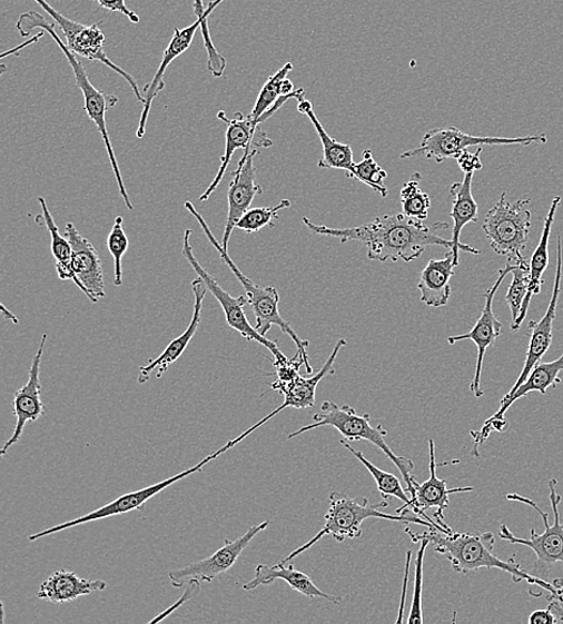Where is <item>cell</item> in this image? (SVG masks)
I'll return each mask as SVG.
<instances>
[{
	"label": "cell",
	"mask_w": 563,
	"mask_h": 624,
	"mask_svg": "<svg viewBox=\"0 0 563 624\" xmlns=\"http://www.w3.org/2000/svg\"><path fill=\"white\" fill-rule=\"evenodd\" d=\"M309 230L324 237L338 238L342 242L359 241L368 249V260L379 263H413L428 247L452 249V240L438 235L447 230V222L438 221L431 226L403 215L378 217L371 224L349 228H332L316 225L303 218Z\"/></svg>",
	"instance_id": "obj_1"
},
{
	"label": "cell",
	"mask_w": 563,
	"mask_h": 624,
	"mask_svg": "<svg viewBox=\"0 0 563 624\" xmlns=\"http://www.w3.org/2000/svg\"><path fill=\"white\" fill-rule=\"evenodd\" d=\"M405 532L414 543L427 538L434 546L435 553L444 555L456 573L467 575L481 569L504 571L511 574L513 583L526 582L531 586H539L550 593L547 601L556 598L563 602V596L559 595L553 584L524 571L520 563L515 562L514 556L508 561L497 557L494 554L495 536L493 532L460 534V532L452 531L451 534H446V532L429 528V531L416 535L409 527H405Z\"/></svg>",
	"instance_id": "obj_2"
},
{
	"label": "cell",
	"mask_w": 563,
	"mask_h": 624,
	"mask_svg": "<svg viewBox=\"0 0 563 624\" xmlns=\"http://www.w3.org/2000/svg\"><path fill=\"white\" fill-rule=\"evenodd\" d=\"M17 28L23 38L29 37L34 29L45 30L46 33H49L52 37L55 42L59 46V49L65 53L72 69L76 83H78L79 88L82 91L85 99V111L88 118L96 125L98 131L102 137L106 150H108V156L117 179L119 194L121 197H124L128 209L132 210L134 206L126 189L124 178H121L118 161L110 140L108 126H106V113L115 108V106L119 101L118 98L112 95L103 93V91L99 90L93 83L90 82L86 68L81 60L78 58V55H75L69 50L67 43L57 34L55 24L49 23L48 20L42 17V14L36 11L22 13L17 23Z\"/></svg>",
	"instance_id": "obj_3"
},
{
	"label": "cell",
	"mask_w": 563,
	"mask_h": 624,
	"mask_svg": "<svg viewBox=\"0 0 563 624\" xmlns=\"http://www.w3.org/2000/svg\"><path fill=\"white\" fill-rule=\"evenodd\" d=\"M388 507V502L383 501L382 504H369V498L365 496L352 497L342 492H332L329 494V508L325 515V525L317 532V535L306 544L302 545L294 553L285 557L280 563L290 562L304 552L310 549L319 539L330 536L339 543L346 539L360 538L363 535L362 525L365 521L375 517L403 524H417L428 528H436L428 521L421 519L418 516L407 515L411 511L405 509L403 514H388L383 509Z\"/></svg>",
	"instance_id": "obj_4"
},
{
	"label": "cell",
	"mask_w": 563,
	"mask_h": 624,
	"mask_svg": "<svg viewBox=\"0 0 563 624\" xmlns=\"http://www.w3.org/2000/svg\"><path fill=\"white\" fill-rule=\"evenodd\" d=\"M322 426H332V428L337 429L348 443H354V440H367V443L382 449L391 462L398 467L406 483L407 493L413 501L415 499L416 489L413 484L415 477L411 476V472L415 468L414 462L392 450L386 440L388 432L383 425L373 426L371 415H359L352 406H340L333 402H324L322 414H316L313 417L312 424L303 426V428L292 433L287 436V439L322 428Z\"/></svg>",
	"instance_id": "obj_5"
},
{
	"label": "cell",
	"mask_w": 563,
	"mask_h": 624,
	"mask_svg": "<svg viewBox=\"0 0 563 624\" xmlns=\"http://www.w3.org/2000/svg\"><path fill=\"white\" fill-rule=\"evenodd\" d=\"M186 208L190 211V215L200 224L203 231L210 241V245L217 249L221 260L226 264L228 268L235 274L238 281L245 288L247 298L249 300L251 310L256 318V330L266 337V334L270 330L273 326L279 327L285 334L290 337L298 348V353L302 356L304 367H306L308 375L313 374V367L309 361V356L307 353V347L309 346L308 340H302L298 334L294 330L290 324L285 321L279 313V301L280 296L276 287H264L255 284L251 279L245 276L237 265L234 263L228 251H226L221 242L211 234L208 224L205 218L196 210L195 206L188 201L186 202Z\"/></svg>",
	"instance_id": "obj_6"
},
{
	"label": "cell",
	"mask_w": 563,
	"mask_h": 624,
	"mask_svg": "<svg viewBox=\"0 0 563 624\" xmlns=\"http://www.w3.org/2000/svg\"><path fill=\"white\" fill-rule=\"evenodd\" d=\"M530 199L508 202L506 192L485 216L482 228L491 241L492 249L508 257V264L527 263L523 252L526 249L531 228V211L524 207Z\"/></svg>",
	"instance_id": "obj_7"
},
{
	"label": "cell",
	"mask_w": 563,
	"mask_h": 624,
	"mask_svg": "<svg viewBox=\"0 0 563 624\" xmlns=\"http://www.w3.org/2000/svg\"><path fill=\"white\" fill-rule=\"evenodd\" d=\"M556 479H551L550 483H547V488H550V501L554 512V524L550 523V514L543 512L536 502L520 494H508L506 496L508 501L521 502V504L534 508L542 516L544 524V532L542 535L537 534L535 528H532L530 531L529 539L518 538L513 535V532L505 524L501 525L498 532V537L502 541L516 545H525L536 554L537 576L542 577V580H544L543 575L550 573V568H552V566H563V524L560 521L559 512L562 496L556 493Z\"/></svg>",
	"instance_id": "obj_8"
},
{
	"label": "cell",
	"mask_w": 563,
	"mask_h": 624,
	"mask_svg": "<svg viewBox=\"0 0 563 624\" xmlns=\"http://www.w3.org/2000/svg\"><path fill=\"white\" fill-rule=\"evenodd\" d=\"M547 142L545 133L535 136L516 137V139H505V137H481L463 132L458 128L445 127L436 128L424 135L421 145L402 155V159L424 157L434 159L437 164L447 159L458 158L464 150L470 147L480 146H507V145H545Z\"/></svg>",
	"instance_id": "obj_9"
},
{
	"label": "cell",
	"mask_w": 563,
	"mask_h": 624,
	"mask_svg": "<svg viewBox=\"0 0 563 624\" xmlns=\"http://www.w3.org/2000/svg\"><path fill=\"white\" fill-rule=\"evenodd\" d=\"M234 444L233 440H230V443H227L223 448H220L219 450L209 454L208 456H206V458L200 462L199 464H197L196 466L182 471L180 472V474L171 477V478H167L165 481H161L157 484L154 485H149L147 486V488L141 489V491H137L134 493H129L126 494L124 496H120L118 498H116L115 501L111 502V504L106 505L103 507H100L93 512H90L83 516L78 517V519H73L57 526H53L51 528H46L41 532H38V534L29 536L28 539L29 542H36L40 538H45V537H49L52 535L58 534V532H62L66 531L68 528H73L76 526H80V525H85L88 523H93V522H98V521H102L106 519V517H111V516H117V515H121V514H127L134 511H139L141 509L147 502L151 498L157 496L159 493H161L162 491H165L166 488H169L170 485L185 479L194 474H197V472H201L203 468L209 464L213 460H216L218 458V456H220L221 454L230 450L231 448H234Z\"/></svg>",
	"instance_id": "obj_10"
},
{
	"label": "cell",
	"mask_w": 563,
	"mask_h": 624,
	"mask_svg": "<svg viewBox=\"0 0 563 624\" xmlns=\"http://www.w3.org/2000/svg\"><path fill=\"white\" fill-rule=\"evenodd\" d=\"M190 238L191 231L186 230L185 238H182V255H185L187 261L196 271L197 277L201 278L206 283L208 291H210L211 295L219 301L224 310L227 325L237 330L243 338H246L249 341H256L268 348L269 353L274 357V364L286 363L288 358L280 351L277 343L268 340L249 324L245 311V307L249 303L248 298L243 296L235 298L224 290L218 280L210 276L201 264L197 261L192 251Z\"/></svg>",
	"instance_id": "obj_11"
},
{
	"label": "cell",
	"mask_w": 563,
	"mask_h": 624,
	"mask_svg": "<svg viewBox=\"0 0 563 624\" xmlns=\"http://www.w3.org/2000/svg\"><path fill=\"white\" fill-rule=\"evenodd\" d=\"M34 2L48 12L60 29H62L67 39V46L71 52L89 60H95V62H100L117 72L120 78H124L129 83L136 99L144 102L142 90L134 76L116 66L108 55L105 53L103 43L106 39L102 30L99 28L101 22L86 26L66 18L65 14L56 10L48 0H34Z\"/></svg>",
	"instance_id": "obj_12"
},
{
	"label": "cell",
	"mask_w": 563,
	"mask_h": 624,
	"mask_svg": "<svg viewBox=\"0 0 563 624\" xmlns=\"http://www.w3.org/2000/svg\"><path fill=\"white\" fill-rule=\"evenodd\" d=\"M269 524L270 522H264L253 526L245 535L235 541L225 539L220 549L211 556L191 563V565L186 567L170 571L169 577L172 586L180 588L194 580L211 583L216 577L225 574L236 565L237 559L240 557L241 553L247 549L250 542L260 534V532L265 531Z\"/></svg>",
	"instance_id": "obj_13"
},
{
	"label": "cell",
	"mask_w": 563,
	"mask_h": 624,
	"mask_svg": "<svg viewBox=\"0 0 563 624\" xmlns=\"http://www.w3.org/2000/svg\"><path fill=\"white\" fill-rule=\"evenodd\" d=\"M217 117L226 125L225 153L220 158V169L215 180L210 182V186L200 196L201 202H206L210 195L220 186L236 150L245 149V155H249L255 148H269L273 146V141L250 115L245 116L237 112L234 118H228L224 111H220Z\"/></svg>",
	"instance_id": "obj_14"
},
{
	"label": "cell",
	"mask_w": 563,
	"mask_h": 624,
	"mask_svg": "<svg viewBox=\"0 0 563 624\" xmlns=\"http://www.w3.org/2000/svg\"><path fill=\"white\" fill-rule=\"evenodd\" d=\"M513 266L514 265L508 264L506 268L500 269L497 280L490 288L488 293L484 295V308L475 327L466 334L455 335V337H450L447 339L448 344L451 345L464 340H473L476 344L478 349V357L475 376L473 383H471L470 390L473 392L477 399L482 398L484 395V392L481 387V378L486 349L495 345V341L500 337L502 329H504V325L498 321L493 310L494 298L502 281H504L508 274L512 273Z\"/></svg>",
	"instance_id": "obj_15"
},
{
	"label": "cell",
	"mask_w": 563,
	"mask_h": 624,
	"mask_svg": "<svg viewBox=\"0 0 563 624\" xmlns=\"http://www.w3.org/2000/svg\"><path fill=\"white\" fill-rule=\"evenodd\" d=\"M562 240L561 237H557V267H556V277L554 284V290L552 300L550 303V307L545 315L542 317L541 321L535 323L531 321L529 324V328L532 330L530 335V343L526 354V360L524 364V368L516 379L515 385L505 395V398L501 400V403L506 402L512 397V395L520 389V387L525 383L527 377L530 376L531 372L534 370L537 365L541 363L544 355L547 353V349L552 346L553 343V329H554V321L556 317V309H557V300L561 293V280H562Z\"/></svg>",
	"instance_id": "obj_16"
},
{
	"label": "cell",
	"mask_w": 563,
	"mask_h": 624,
	"mask_svg": "<svg viewBox=\"0 0 563 624\" xmlns=\"http://www.w3.org/2000/svg\"><path fill=\"white\" fill-rule=\"evenodd\" d=\"M258 155V149L251 153L243 156L238 162V169L233 174V182L227 191V219L221 240L223 248L228 251V242L239 219L246 215L257 195L264 192L260 186L256 185V169L254 159Z\"/></svg>",
	"instance_id": "obj_17"
},
{
	"label": "cell",
	"mask_w": 563,
	"mask_h": 624,
	"mask_svg": "<svg viewBox=\"0 0 563 624\" xmlns=\"http://www.w3.org/2000/svg\"><path fill=\"white\" fill-rule=\"evenodd\" d=\"M46 340H48V335L42 334L38 353L29 370L28 383L13 394L12 407L13 415L17 417V426H14L11 437L7 440L2 452H0V456H6L10 447L20 443L27 423L37 422L45 415V406L41 402L40 364Z\"/></svg>",
	"instance_id": "obj_18"
},
{
	"label": "cell",
	"mask_w": 563,
	"mask_h": 624,
	"mask_svg": "<svg viewBox=\"0 0 563 624\" xmlns=\"http://www.w3.org/2000/svg\"><path fill=\"white\" fill-rule=\"evenodd\" d=\"M66 237L72 249L71 267L83 286V294L91 303H98L99 298L106 297L98 251L72 222H68L66 226Z\"/></svg>",
	"instance_id": "obj_19"
},
{
	"label": "cell",
	"mask_w": 563,
	"mask_h": 624,
	"mask_svg": "<svg viewBox=\"0 0 563 624\" xmlns=\"http://www.w3.org/2000/svg\"><path fill=\"white\" fill-rule=\"evenodd\" d=\"M191 287L195 297V307L189 327L180 335V337L167 345L164 353L157 359L150 360L147 365H145V367L140 368L139 377H137V383L140 385L147 384L155 370H158L157 377L161 378L167 369H169L171 365L186 353V349L195 337L197 329H199L203 318L204 300L206 298L208 287L201 278L192 280Z\"/></svg>",
	"instance_id": "obj_20"
},
{
	"label": "cell",
	"mask_w": 563,
	"mask_h": 624,
	"mask_svg": "<svg viewBox=\"0 0 563 624\" xmlns=\"http://www.w3.org/2000/svg\"><path fill=\"white\" fill-rule=\"evenodd\" d=\"M346 345L347 341L345 339H340L337 345L334 346L333 353L325 363L322 370L308 378L299 376L296 379L294 386L283 393L285 395L284 404L280 405L277 409H274L273 413L265 417L263 420L253 425L250 429L236 437L235 440L233 439L234 445L237 446L239 443H241L243 439L260 428V426L266 424L269 419L276 417L285 408L294 407L297 409H304L314 407L317 386L319 385V383H322L325 376L336 373V370H334V363H336L340 349Z\"/></svg>",
	"instance_id": "obj_21"
},
{
	"label": "cell",
	"mask_w": 563,
	"mask_h": 624,
	"mask_svg": "<svg viewBox=\"0 0 563 624\" xmlns=\"http://www.w3.org/2000/svg\"><path fill=\"white\" fill-rule=\"evenodd\" d=\"M205 26L203 20L197 19V21L187 27V28H175V34L172 40L170 41L169 46L164 52L161 63L159 69L151 82L145 87L142 95H144V110L140 118L139 128H137L136 136L139 139H144L146 135V127L147 120L150 113L151 103H154L155 99L159 96L160 91L165 88V73L167 69L175 62V60L181 56L182 53L187 52L192 43L194 37L197 32V29H201Z\"/></svg>",
	"instance_id": "obj_22"
},
{
	"label": "cell",
	"mask_w": 563,
	"mask_h": 624,
	"mask_svg": "<svg viewBox=\"0 0 563 624\" xmlns=\"http://www.w3.org/2000/svg\"><path fill=\"white\" fill-rule=\"evenodd\" d=\"M429 455H431V477L428 481H425L423 484H419L415 478L413 484L416 489V497L414 499V504L416 507L423 512L436 508L437 511L434 513L435 522L446 528L447 531H453L446 523H445V511L450 506V495L452 494H460V493H471L474 492V486H464V488H447V482L445 479H439L436 474L437 466H444L454 464V462L446 463V464H436L435 459V443L431 438L429 439Z\"/></svg>",
	"instance_id": "obj_23"
},
{
	"label": "cell",
	"mask_w": 563,
	"mask_h": 624,
	"mask_svg": "<svg viewBox=\"0 0 563 624\" xmlns=\"http://www.w3.org/2000/svg\"><path fill=\"white\" fill-rule=\"evenodd\" d=\"M473 178L474 174L465 175L461 182H454L450 188V195L453 197L452 211L450 217L454 221L452 232V249L454 255V265L460 266V251H466L474 255H480L481 251L463 245L461 241V234L463 228L470 222L478 221V205L473 196Z\"/></svg>",
	"instance_id": "obj_24"
},
{
	"label": "cell",
	"mask_w": 563,
	"mask_h": 624,
	"mask_svg": "<svg viewBox=\"0 0 563 624\" xmlns=\"http://www.w3.org/2000/svg\"><path fill=\"white\" fill-rule=\"evenodd\" d=\"M276 581H284L293 590L299 592L300 595L310 600L323 598L336 605L343 602L342 597L328 595V593L319 590L310 580V576L297 571L293 563L290 566H285L280 562L276 566L258 565L254 580L241 585V587L243 590L251 591L258 586L270 585Z\"/></svg>",
	"instance_id": "obj_25"
},
{
	"label": "cell",
	"mask_w": 563,
	"mask_h": 624,
	"mask_svg": "<svg viewBox=\"0 0 563 624\" xmlns=\"http://www.w3.org/2000/svg\"><path fill=\"white\" fill-rule=\"evenodd\" d=\"M108 583L103 581H87L72 572L62 569L51 574L37 592L39 600L52 604H65L88 596L90 593L103 591Z\"/></svg>",
	"instance_id": "obj_26"
},
{
	"label": "cell",
	"mask_w": 563,
	"mask_h": 624,
	"mask_svg": "<svg viewBox=\"0 0 563 624\" xmlns=\"http://www.w3.org/2000/svg\"><path fill=\"white\" fill-rule=\"evenodd\" d=\"M561 201L562 200L560 196L554 197L550 211H547L544 221V227L539 246L535 252L532 254L529 274V291L523 304L521 316L514 324L511 325V329L513 331L520 330L523 323L525 321L531 298L541 294L543 286V274L546 270L547 266H550V239L552 235V228L555 220L556 210L561 205Z\"/></svg>",
	"instance_id": "obj_27"
},
{
	"label": "cell",
	"mask_w": 563,
	"mask_h": 624,
	"mask_svg": "<svg viewBox=\"0 0 563 624\" xmlns=\"http://www.w3.org/2000/svg\"><path fill=\"white\" fill-rule=\"evenodd\" d=\"M454 268V255L452 251L447 252L444 260H435L433 258L425 266L417 285L421 291V301L425 306L432 308L447 306L452 295L451 279L455 274Z\"/></svg>",
	"instance_id": "obj_28"
},
{
	"label": "cell",
	"mask_w": 563,
	"mask_h": 624,
	"mask_svg": "<svg viewBox=\"0 0 563 624\" xmlns=\"http://www.w3.org/2000/svg\"><path fill=\"white\" fill-rule=\"evenodd\" d=\"M342 445L349 453L354 454L358 462H360L364 467L371 472V475L373 476L377 485L378 493L382 494L383 499L387 501L394 497L404 502V506L397 511V514H403L405 509H409L411 512H414L415 514L422 516L423 519L432 523L436 527V529L446 532V534H451L452 531L450 532L443 526L438 525L435 521L431 519L429 515L425 514V512L416 507L413 498H409L407 496V491L403 488L402 482L398 477H395L394 475L388 474V472L376 467L372 462L365 458L362 452L349 445L348 440L342 439Z\"/></svg>",
	"instance_id": "obj_29"
},
{
	"label": "cell",
	"mask_w": 563,
	"mask_h": 624,
	"mask_svg": "<svg viewBox=\"0 0 563 624\" xmlns=\"http://www.w3.org/2000/svg\"><path fill=\"white\" fill-rule=\"evenodd\" d=\"M563 372V355L553 361L540 363L537 367L531 372L525 383L516 390L510 399L500 403L497 413L488 420L505 419L508 408L532 392H539L545 395L547 389L556 388L561 384L560 374Z\"/></svg>",
	"instance_id": "obj_30"
},
{
	"label": "cell",
	"mask_w": 563,
	"mask_h": 624,
	"mask_svg": "<svg viewBox=\"0 0 563 624\" xmlns=\"http://www.w3.org/2000/svg\"><path fill=\"white\" fill-rule=\"evenodd\" d=\"M307 116L312 120L319 140H322L324 146V158L318 161L319 169L340 170L344 171L348 178L354 179L356 162L354 161L352 146L334 140L313 110Z\"/></svg>",
	"instance_id": "obj_31"
},
{
	"label": "cell",
	"mask_w": 563,
	"mask_h": 624,
	"mask_svg": "<svg viewBox=\"0 0 563 624\" xmlns=\"http://www.w3.org/2000/svg\"><path fill=\"white\" fill-rule=\"evenodd\" d=\"M42 210V219L51 236V250L56 260V269L60 280H71L83 293V286L71 267L72 249L70 241L59 232L48 204L43 197H38Z\"/></svg>",
	"instance_id": "obj_32"
},
{
	"label": "cell",
	"mask_w": 563,
	"mask_h": 624,
	"mask_svg": "<svg viewBox=\"0 0 563 624\" xmlns=\"http://www.w3.org/2000/svg\"><path fill=\"white\" fill-rule=\"evenodd\" d=\"M421 174L411 177L401 191V200L406 217L425 221L429 216L432 200L429 195L421 189Z\"/></svg>",
	"instance_id": "obj_33"
},
{
	"label": "cell",
	"mask_w": 563,
	"mask_h": 624,
	"mask_svg": "<svg viewBox=\"0 0 563 624\" xmlns=\"http://www.w3.org/2000/svg\"><path fill=\"white\" fill-rule=\"evenodd\" d=\"M294 69L293 63H286L278 72L270 76L268 81L263 87L260 95H258L257 100L255 102L254 109L250 113V117L256 121L258 126V120L269 111L274 105L283 97L282 87L284 80L287 78V75L290 73Z\"/></svg>",
	"instance_id": "obj_34"
},
{
	"label": "cell",
	"mask_w": 563,
	"mask_h": 624,
	"mask_svg": "<svg viewBox=\"0 0 563 624\" xmlns=\"http://www.w3.org/2000/svg\"><path fill=\"white\" fill-rule=\"evenodd\" d=\"M387 177L388 174L375 161L372 150H364L363 160L355 165L354 179L368 186L378 195L387 197L388 189L384 185Z\"/></svg>",
	"instance_id": "obj_35"
},
{
	"label": "cell",
	"mask_w": 563,
	"mask_h": 624,
	"mask_svg": "<svg viewBox=\"0 0 563 624\" xmlns=\"http://www.w3.org/2000/svg\"><path fill=\"white\" fill-rule=\"evenodd\" d=\"M288 207H292V202L284 200L276 207L250 208L236 224V228L247 234H254L266 226L274 227L273 221L279 218V211Z\"/></svg>",
	"instance_id": "obj_36"
},
{
	"label": "cell",
	"mask_w": 563,
	"mask_h": 624,
	"mask_svg": "<svg viewBox=\"0 0 563 624\" xmlns=\"http://www.w3.org/2000/svg\"><path fill=\"white\" fill-rule=\"evenodd\" d=\"M512 274L513 280L506 295V303L512 313V324H514L522 314L523 304L529 291L530 264L514 265Z\"/></svg>",
	"instance_id": "obj_37"
},
{
	"label": "cell",
	"mask_w": 563,
	"mask_h": 624,
	"mask_svg": "<svg viewBox=\"0 0 563 624\" xmlns=\"http://www.w3.org/2000/svg\"><path fill=\"white\" fill-rule=\"evenodd\" d=\"M129 239L125 231L124 218L117 217L108 238V248L115 261V286L124 284V267L121 260L128 251Z\"/></svg>",
	"instance_id": "obj_38"
},
{
	"label": "cell",
	"mask_w": 563,
	"mask_h": 624,
	"mask_svg": "<svg viewBox=\"0 0 563 624\" xmlns=\"http://www.w3.org/2000/svg\"><path fill=\"white\" fill-rule=\"evenodd\" d=\"M192 8L197 19L205 22V26L201 28V32L205 48L208 53V70L213 73V76H215V78L219 79L225 72L226 59L218 52L215 42L211 40L208 21L204 18L206 12L204 0H194Z\"/></svg>",
	"instance_id": "obj_39"
},
{
	"label": "cell",
	"mask_w": 563,
	"mask_h": 624,
	"mask_svg": "<svg viewBox=\"0 0 563 624\" xmlns=\"http://www.w3.org/2000/svg\"><path fill=\"white\" fill-rule=\"evenodd\" d=\"M419 542H421V547L416 559L414 598H413V604H411V611L407 618V623L411 624L423 623V617H422L423 615L422 614L423 561H424V553L425 551H427V546L431 543L427 538H423Z\"/></svg>",
	"instance_id": "obj_40"
},
{
	"label": "cell",
	"mask_w": 563,
	"mask_h": 624,
	"mask_svg": "<svg viewBox=\"0 0 563 624\" xmlns=\"http://www.w3.org/2000/svg\"><path fill=\"white\" fill-rule=\"evenodd\" d=\"M201 592V584L200 581L194 580L190 581L187 584V590L185 592V595H182L180 597V600L178 602H176L171 607L167 608V611H165L164 613H161L159 616H157L156 618L151 620L149 623H157L162 621L164 618H166L167 616H169L171 613L176 612L177 608L187 603L188 601L192 600L195 596L199 595V593Z\"/></svg>",
	"instance_id": "obj_41"
},
{
	"label": "cell",
	"mask_w": 563,
	"mask_h": 624,
	"mask_svg": "<svg viewBox=\"0 0 563 624\" xmlns=\"http://www.w3.org/2000/svg\"><path fill=\"white\" fill-rule=\"evenodd\" d=\"M106 10L124 13L132 23H140V17L127 7V0H90Z\"/></svg>",
	"instance_id": "obj_42"
},
{
	"label": "cell",
	"mask_w": 563,
	"mask_h": 624,
	"mask_svg": "<svg viewBox=\"0 0 563 624\" xmlns=\"http://www.w3.org/2000/svg\"><path fill=\"white\" fill-rule=\"evenodd\" d=\"M481 153L482 148L480 147L476 153H471L467 149L463 151V153L456 158V162H458L461 170L467 174H474L476 171L482 170L483 164L481 161Z\"/></svg>",
	"instance_id": "obj_43"
},
{
	"label": "cell",
	"mask_w": 563,
	"mask_h": 624,
	"mask_svg": "<svg viewBox=\"0 0 563 624\" xmlns=\"http://www.w3.org/2000/svg\"><path fill=\"white\" fill-rule=\"evenodd\" d=\"M530 624H559L555 615L546 608V611H536L529 617Z\"/></svg>",
	"instance_id": "obj_44"
},
{
	"label": "cell",
	"mask_w": 563,
	"mask_h": 624,
	"mask_svg": "<svg viewBox=\"0 0 563 624\" xmlns=\"http://www.w3.org/2000/svg\"><path fill=\"white\" fill-rule=\"evenodd\" d=\"M411 556H413V553L408 552V553H407V561H406V569H405L404 588H403L402 603H401V612H399V618L397 620V623H402V622L404 621V620H403V615H404V608H405V598H406V588H407V576H408V567H409Z\"/></svg>",
	"instance_id": "obj_45"
},
{
	"label": "cell",
	"mask_w": 563,
	"mask_h": 624,
	"mask_svg": "<svg viewBox=\"0 0 563 624\" xmlns=\"http://www.w3.org/2000/svg\"><path fill=\"white\" fill-rule=\"evenodd\" d=\"M563 602L560 600H551L550 601V606H547V608H550V611L555 615V617L557 618L559 623H563Z\"/></svg>",
	"instance_id": "obj_46"
},
{
	"label": "cell",
	"mask_w": 563,
	"mask_h": 624,
	"mask_svg": "<svg viewBox=\"0 0 563 624\" xmlns=\"http://www.w3.org/2000/svg\"><path fill=\"white\" fill-rule=\"evenodd\" d=\"M43 34H45V30H41V32L39 34H37L36 37H33L32 39H29L26 42H23L22 44L18 46V48H14V49L3 53L2 58H6L7 56H11V55H14V53H18L19 51L27 48V46H30V44H33V43L38 42L39 39L43 37Z\"/></svg>",
	"instance_id": "obj_47"
},
{
	"label": "cell",
	"mask_w": 563,
	"mask_h": 624,
	"mask_svg": "<svg viewBox=\"0 0 563 624\" xmlns=\"http://www.w3.org/2000/svg\"><path fill=\"white\" fill-rule=\"evenodd\" d=\"M297 109L299 113L307 116L313 110V103L309 100L304 99L302 101H298Z\"/></svg>",
	"instance_id": "obj_48"
},
{
	"label": "cell",
	"mask_w": 563,
	"mask_h": 624,
	"mask_svg": "<svg viewBox=\"0 0 563 624\" xmlns=\"http://www.w3.org/2000/svg\"><path fill=\"white\" fill-rule=\"evenodd\" d=\"M295 91V86L294 82L292 80H288L287 78L284 80L283 82V87H282V93L283 96H288L294 93Z\"/></svg>",
	"instance_id": "obj_49"
},
{
	"label": "cell",
	"mask_w": 563,
	"mask_h": 624,
	"mask_svg": "<svg viewBox=\"0 0 563 624\" xmlns=\"http://www.w3.org/2000/svg\"><path fill=\"white\" fill-rule=\"evenodd\" d=\"M0 310H2L3 317L7 319H10V321H12L14 325L19 324V318L17 316H14V314H12L10 310H8L4 306V304H2V306H0Z\"/></svg>",
	"instance_id": "obj_50"
},
{
	"label": "cell",
	"mask_w": 563,
	"mask_h": 624,
	"mask_svg": "<svg viewBox=\"0 0 563 624\" xmlns=\"http://www.w3.org/2000/svg\"><path fill=\"white\" fill-rule=\"evenodd\" d=\"M553 585L557 590L559 595L563 596V580H561V577H557V580L554 581Z\"/></svg>",
	"instance_id": "obj_51"
}]
</instances>
